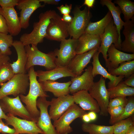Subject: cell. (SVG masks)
<instances>
[{
    "label": "cell",
    "instance_id": "603a6c76",
    "mask_svg": "<svg viewBox=\"0 0 134 134\" xmlns=\"http://www.w3.org/2000/svg\"><path fill=\"white\" fill-rule=\"evenodd\" d=\"M107 53L108 69L116 68L123 62L134 60V54L122 52L116 48L113 44L108 48Z\"/></svg>",
    "mask_w": 134,
    "mask_h": 134
},
{
    "label": "cell",
    "instance_id": "ffe728a7",
    "mask_svg": "<svg viewBox=\"0 0 134 134\" xmlns=\"http://www.w3.org/2000/svg\"><path fill=\"white\" fill-rule=\"evenodd\" d=\"M72 95L74 103L78 104L83 109L96 113H100V109L97 101L88 91H80L73 94Z\"/></svg>",
    "mask_w": 134,
    "mask_h": 134
},
{
    "label": "cell",
    "instance_id": "680465c9",
    "mask_svg": "<svg viewBox=\"0 0 134 134\" xmlns=\"http://www.w3.org/2000/svg\"></svg>",
    "mask_w": 134,
    "mask_h": 134
},
{
    "label": "cell",
    "instance_id": "ab89813d",
    "mask_svg": "<svg viewBox=\"0 0 134 134\" xmlns=\"http://www.w3.org/2000/svg\"><path fill=\"white\" fill-rule=\"evenodd\" d=\"M72 8V5L71 4L68 5L67 4L65 5H62L57 7L60 13L63 15L69 14Z\"/></svg>",
    "mask_w": 134,
    "mask_h": 134
},
{
    "label": "cell",
    "instance_id": "816d5d0a",
    "mask_svg": "<svg viewBox=\"0 0 134 134\" xmlns=\"http://www.w3.org/2000/svg\"><path fill=\"white\" fill-rule=\"evenodd\" d=\"M128 134H134V126L131 127L128 131Z\"/></svg>",
    "mask_w": 134,
    "mask_h": 134
},
{
    "label": "cell",
    "instance_id": "9a60e30c",
    "mask_svg": "<svg viewBox=\"0 0 134 134\" xmlns=\"http://www.w3.org/2000/svg\"><path fill=\"white\" fill-rule=\"evenodd\" d=\"M48 112L51 119H58L71 106L75 103L73 95L68 94L53 98L50 101Z\"/></svg>",
    "mask_w": 134,
    "mask_h": 134
},
{
    "label": "cell",
    "instance_id": "7dc6e473",
    "mask_svg": "<svg viewBox=\"0 0 134 134\" xmlns=\"http://www.w3.org/2000/svg\"><path fill=\"white\" fill-rule=\"evenodd\" d=\"M62 18L64 21L68 23H70L72 20L73 17L69 14H68L63 15Z\"/></svg>",
    "mask_w": 134,
    "mask_h": 134
},
{
    "label": "cell",
    "instance_id": "f546056e",
    "mask_svg": "<svg viewBox=\"0 0 134 134\" xmlns=\"http://www.w3.org/2000/svg\"><path fill=\"white\" fill-rule=\"evenodd\" d=\"M108 72L112 75L123 76L128 78L134 73V60L123 62L117 67L108 69Z\"/></svg>",
    "mask_w": 134,
    "mask_h": 134
},
{
    "label": "cell",
    "instance_id": "d6a6232c",
    "mask_svg": "<svg viewBox=\"0 0 134 134\" xmlns=\"http://www.w3.org/2000/svg\"><path fill=\"white\" fill-rule=\"evenodd\" d=\"M112 125L113 134H125L131 127L134 126V115Z\"/></svg>",
    "mask_w": 134,
    "mask_h": 134
},
{
    "label": "cell",
    "instance_id": "52a82bcc",
    "mask_svg": "<svg viewBox=\"0 0 134 134\" xmlns=\"http://www.w3.org/2000/svg\"><path fill=\"white\" fill-rule=\"evenodd\" d=\"M100 36L101 42L98 51L99 53L102 54L106 67L108 68L109 65L107 60V52L109 47L113 43L116 48L121 50L118 43V34L112 18L106 27L103 33Z\"/></svg>",
    "mask_w": 134,
    "mask_h": 134
},
{
    "label": "cell",
    "instance_id": "f6af8a7d",
    "mask_svg": "<svg viewBox=\"0 0 134 134\" xmlns=\"http://www.w3.org/2000/svg\"><path fill=\"white\" fill-rule=\"evenodd\" d=\"M10 58L9 56L1 54L0 55V65L5 63L9 62Z\"/></svg>",
    "mask_w": 134,
    "mask_h": 134
},
{
    "label": "cell",
    "instance_id": "f5cc1de1",
    "mask_svg": "<svg viewBox=\"0 0 134 134\" xmlns=\"http://www.w3.org/2000/svg\"><path fill=\"white\" fill-rule=\"evenodd\" d=\"M5 125V124L2 121V119H0V133H1L2 129Z\"/></svg>",
    "mask_w": 134,
    "mask_h": 134
},
{
    "label": "cell",
    "instance_id": "f1b7e54d",
    "mask_svg": "<svg viewBox=\"0 0 134 134\" xmlns=\"http://www.w3.org/2000/svg\"><path fill=\"white\" fill-rule=\"evenodd\" d=\"M109 99L118 97L133 96L134 87L128 86L121 82L116 86L107 89Z\"/></svg>",
    "mask_w": 134,
    "mask_h": 134
},
{
    "label": "cell",
    "instance_id": "bcb514c9",
    "mask_svg": "<svg viewBox=\"0 0 134 134\" xmlns=\"http://www.w3.org/2000/svg\"><path fill=\"white\" fill-rule=\"evenodd\" d=\"M95 1V0H85L83 4L81 7L85 5L89 8H92L94 6Z\"/></svg>",
    "mask_w": 134,
    "mask_h": 134
},
{
    "label": "cell",
    "instance_id": "ac0fdd59",
    "mask_svg": "<svg viewBox=\"0 0 134 134\" xmlns=\"http://www.w3.org/2000/svg\"><path fill=\"white\" fill-rule=\"evenodd\" d=\"M98 48H95L82 54H76L67 67V68L76 76L81 74L84 69Z\"/></svg>",
    "mask_w": 134,
    "mask_h": 134
},
{
    "label": "cell",
    "instance_id": "f907efd6",
    "mask_svg": "<svg viewBox=\"0 0 134 134\" xmlns=\"http://www.w3.org/2000/svg\"><path fill=\"white\" fill-rule=\"evenodd\" d=\"M7 118V115L2 111L0 105V119H6Z\"/></svg>",
    "mask_w": 134,
    "mask_h": 134
},
{
    "label": "cell",
    "instance_id": "44dd1931",
    "mask_svg": "<svg viewBox=\"0 0 134 134\" xmlns=\"http://www.w3.org/2000/svg\"><path fill=\"white\" fill-rule=\"evenodd\" d=\"M101 41L99 36L83 33L78 39L76 54L84 53L99 47Z\"/></svg>",
    "mask_w": 134,
    "mask_h": 134
},
{
    "label": "cell",
    "instance_id": "4fadbf2b",
    "mask_svg": "<svg viewBox=\"0 0 134 134\" xmlns=\"http://www.w3.org/2000/svg\"><path fill=\"white\" fill-rule=\"evenodd\" d=\"M7 115L5 124L13 127L15 132L13 134H44L34 121L21 119L8 113Z\"/></svg>",
    "mask_w": 134,
    "mask_h": 134
},
{
    "label": "cell",
    "instance_id": "f35d334b",
    "mask_svg": "<svg viewBox=\"0 0 134 134\" xmlns=\"http://www.w3.org/2000/svg\"><path fill=\"white\" fill-rule=\"evenodd\" d=\"M19 0H0V6L2 8L14 7L16 6Z\"/></svg>",
    "mask_w": 134,
    "mask_h": 134
},
{
    "label": "cell",
    "instance_id": "8992f818",
    "mask_svg": "<svg viewBox=\"0 0 134 134\" xmlns=\"http://www.w3.org/2000/svg\"><path fill=\"white\" fill-rule=\"evenodd\" d=\"M86 113L85 111L75 103L58 119L54 121L53 125L60 134H69L73 131L70 125L71 123Z\"/></svg>",
    "mask_w": 134,
    "mask_h": 134
},
{
    "label": "cell",
    "instance_id": "7a4b0ae2",
    "mask_svg": "<svg viewBox=\"0 0 134 134\" xmlns=\"http://www.w3.org/2000/svg\"><path fill=\"white\" fill-rule=\"evenodd\" d=\"M57 13L55 10H51L40 13L38 21L34 23L32 31L29 33L22 35L19 40L24 46L31 45L37 47L38 43L43 42L51 19Z\"/></svg>",
    "mask_w": 134,
    "mask_h": 134
},
{
    "label": "cell",
    "instance_id": "484cf974",
    "mask_svg": "<svg viewBox=\"0 0 134 134\" xmlns=\"http://www.w3.org/2000/svg\"><path fill=\"white\" fill-rule=\"evenodd\" d=\"M124 22L123 34L125 37L121 44V50L123 51L134 54V17Z\"/></svg>",
    "mask_w": 134,
    "mask_h": 134
},
{
    "label": "cell",
    "instance_id": "1f68e13d",
    "mask_svg": "<svg viewBox=\"0 0 134 134\" xmlns=\"http://www.w3.org/2000/svg\"><path fill=\"white\" fill-rule=\"evenodd\" d=\"M114 3L119 6L124 15L125 21L130 20L134 17V2L130 0H115Z\"/></svg>",
    "mask_w": 134,
    "mask_h": 134
},
{
    "label": "cell",
    "instance_id": "e575fe53",
    "mask_svg": "<svg viewBox=\"0 0 134 134\" xmlns=\"http://www.w3.org/2000/svg\"><path fill=\"white\" fill-rule=\"evenodd\" d=\"M128 102L125 107L122 114L117 118L110 119L109 123L113 125L121 120L126 119L133 115L134 113V98L133 96L129 97Z\"/></svg>",
    "mask_w": 134,
    "mask_h": 134
},
{
    "label": "cell",
    "instance_id": "7c38bea8",
    "mask_svg": "<svg viewBox=\"0 0 134 134\" xmlns=\"http://www.w3.org/2000/svg\"><path fill=\"white\" fill-rule=\"evenodd\" d=\"M50 102L45 97L39 98L37 100L36 105L40 110V115L36 125L44 134H60L52 124L48 111Z\"/></svg>",
    "mask_w": 134,
    "mask_h": 134
},
{
    "label": "cell",
    "instance_id": "9c48e42d",
    "mask_svg": "<svg viewBox=\"0 0 134 134\" xmlns=\"http://www.w3.org/2000/svg\"><path fill=\"white\" fill-rule=\"evenodd\" d=\"M105 79L101 76L98 81L94 82L88 91L100 107V115L106 116L108 114L107 110L109 99L106 86Z\"/></svg>",
    "mask_w": 134,
    "mask_h": 134
},
{
    "label": "cell",
    "instance_id": "5bb4252c",
    "mask_svg": "<svg viewBox=\"0 0 134 134\" xmlns=\"http://www.w3.org/2000/svg\"><path fill=\"white\" fill-rule=\"evenodd\" d=\"M44 6L45 4L42 5L39 0H19L16 7L20 11L19 18L21 28H28L32 14L38 8Z\"/></svg>",
    "mask_w": 134,
    "mask_h": 134
},
{
    "label": "cell",
    "instance_id": "60d3db41",
    "mask_svg": "<svg viewBox=\"0 0 134 134\" xmlns=\"http://www.w3.org/2000/svg\"><path fill=\"white\" fill-rule=\"evenodd\" d=\"M0 32L8 34V29L6 21L2 16L0 14Z\"/></svg>",
    "mask_w": 134,
    "mask_h": 134
},
{
    "label": "cell",
    "instance_id": "ee69618b",
    "mask_svg": "<svg viewBox=\"0 0 134 134\" xmlns=\"http://www.w3.org/2000/svg\"><path fill=\"white\" fill-rule=\"evenodd\" d=\"M41 2H43L45 4L57 5L61 1L60 0H39Z\"/></svg>",
    "mask_w": 134,
    "mask_h": 134
},
{
    "label": "cell",
    "instance_id": "83f0119b",
    "mask_svg": "<svg viewBox=\"0 0 134 134\" xmlns=\"http://www.w3.org/2000/svg\"><path fill=\"white\" fill-rule=\"evenodd\" d=\"M112 18L111 14L109 11L100 20L95 22L90 21L84 33L100 36L103 33L105 28Z\"/></svg>",
    "mask_w": 134,
    "mask_h": 134
},
{
    "label": "cell",
    "instance_id": "5b68a950",
    "mask_svg": "<svg viewBox=\"0 0 134 134\" xmlns=\"http://www.w3.org/2000/svg\"><path fill=\"white\" fill-rule=\"evenodd\" d=\"M81 6H76L74 9L72 20L69 24V32L70 37L78 39L84 33L88 25L90 22L92 14L90 8L87 7L81 10Z\"/></svg>",
    "mask_w": 134,
    "mask_h": 134
},
{
    "label": "cell",
    "instance_id": "3957f363",
    "mask_svg": "<svg viewBox=\"0 0 134 134\" xmlns=\"http://www.w3.org/2000/svg\"><path fill=\"white\" fill-rule=\"evenodd\" d=\"M27 57L25 67L26 71H28L31 67L38 65L44 67L47 70L53 69L57 67L56 57L53 52L47 53L43 52L37 47L29 45L25 46Z\"/></svg>",
    "mask_w": 134,
    "mask_h": 134
},
{
    "label": "cell",
    "instance_id": "11a10c76",
    "mask_svg": "<svg viewBox=\"0 0 134 134\" xmlns=\"http://www.w3.org/2000/svg\"><path fill=\"white\" fill-rule=\"evenodd\" d=\"M25 134V133H21V134Z\"/></svg>",
    "mask_w": 134,
    "mask_h": 134
},
{
    "label": "cell",
    "instance_id": "db71d44e",
    "mask_svg": "<svg viewBox=\"0 0 134 134\" xmlns=\"http://www.w3.org/2000/svg\"><path fill=\"white\" fill-rule=\"evenodd\" d=\"M2 54L1 53V51L0 50V55H1Z\"/></svg>",
    "mask_w": 134,
    "mask_h": 134
},
{
    "label": "cell",
    "instance_id": "b9f144b4",
    "mask_svg": "<svg viewBox=\"0 0 134 134\" xmlns=\"http://www.w3.org/2000/svg\"><path fill=\"white\" fill-rule=\"evenodd\" d=\"M123 82L128 86L134 87V73L131 75Z\"/></svg>",
    "mask_w": 134,
    "mask_h": 134
},
{
    "label": "cell",
    "instance_id": "4316f807",
    "mask_svg": "<svg viewBox=\"0 0 134 134\" xmlns=\"http://www.w3.org/2000/svg\"><path fill=\"white\" fill-rule=\"evenodd\" d=\"M100 3L103 6H106L111 14L118 34V43L121 47L122 40L120 31L124 24V22L121 18V10L119 6H115L114 3L112 2L111 0H101Z\"/></svg>",
    "mask_w": 134,
    "mask_h": 134
},
{
    "label": "cell",
    "instance_id": "8d00e7d4",
    "mask_svg": "<svg viewBox=\"0 0 134 134\" xmlns=\"http://www.w3.org/2000/svg\"><path fill=\"white\" fill-rule=\"evenodd\" d=\"M128 101L126 97H118L109 100L108 108L121 106L125 107Z\"/></svg>",
    "mask_w": 134,
    "mask_h": 134
},
{
    "label": "cell",
    "instance_id": "9f6ffc18",
    "mask_svg": "<svg viewBox=\"0 0 134 134\" xmlns=\"http://www.w3.org/2000/svg\"><path fill=\"white\" fill-rule=\"evenodd\" d=\"M125 134H128V133H127Z\"/></svg>",
    "mask_w": 134,
    "mask_h": 134
},
{
    "label": "cell",
    "instance_id": "cb8c5ba5",
    "mask_svg": "<svg viewBox=\"0 0 134 134\" xmlns=\"http://www.w3.org/2000/svg\"><path fill=\"white\" fill-rule=\"evenodd\" d=\"M36 71L39 82L49 80L55 81L61 78L67 77L76 76L73 74L67 68L57 66L49 70L44 71L38 70Z\"/></svg>",
    "mask_w": 134,
    "mask_h": 134
},
{
    "label": "cell",
    "instance_id": "74e56055",
    "mask_svg": "<svg viewBox=\"0 0 134 134\" xmlns=\"http://www.w3.org/2000/svg\"><path fill=\"white\" fill-rule=\"evenodd\" d=\"M125 107L119 106L108 108V113L110 116V119L116 118L120 116L123 112Z\"/></svg>",
    "mask_w": 134,
    "mask_h": 134
},
{
    "label": "cell",
    "instance_id": "681fc988",
    "mask_svg": "<svg viewBox=\"0 0 134 134\" xmlns=\"http://www.w3.org/2000/svg\"><path fill=\"white\" fill-rule=\"evenodd\" d=\"M81 118L85 123H88L91 121L88 114L87 113L83 115Z\"/></svg>",
    "mask_w": 134,
    "mask_h": 134
},
{
    "label": "cell",
    "instance_id": "7402d4cb",
    "mask_svg": "<svg viewBox=\"0 0 134 134\" xmlns=\"http://www.w3.org/2000/svg\"><path fill=\"white\" fill-rule=\"evenodd\" d=\"M12 46L15 49L17 55L16 61L11 64L14 74L26 73L25 67L27 57L25 46L20 40H18L13 41Z\"/></svg>",
    "mask_w": 134,
    "mask_h": 134
},
{
    "label": "cell",
    "instance_id": "836d02e7",
    "mask_svg": "<svg viewBox=\"0 0 134 134\" xmlns=\"http://www.w3.org/2000/svg\"><path fill=\"white\" fill-rule=\"evenodd\" d=\"M13 41L12 35L0 32V50L2 54L8 56L11 55L10 47L12 46Z\"/></svg>",
    "mask_w": 134,
    "mask_h": 134
},
{
    "label": "cell",
    "instance_id": "ba28073f",
    "mask_svg": "<svg viewBox=\"0 0 134 134\" xmlns=\"http://www.w3.org/2000/svg\"><path fill=\"white\" fill-rule=\"evenodd\" d=\"M65 39L61 41L59 49H56L53 51L56 57V63L57 66L67 67L76 55L75 51L78 39Z\"/></svg>",
    "mask_w": 134,
    "mask_h": 134
},
{
    "label": "cell",
    "instance_id": "d590c367",
    "mask_svg": "<svg viewBox=\"0 0 134 134\" xmlns=\"http://www.w3.org/2000/svg\"><path fill=\"white\" fill-rule=\"evenodd\" d=\"M11 64L9 61L0 65V86L9 80L15 74Z\"/></svg>",
    "mask_w": 134,
    "mask_h": 134
},
{
    "label": "cell",
    "instance_id": "6f0895ef",
    "mask_svg": "<svg viewBox=\"0 0 134 134\" xmlns=\"http://www.w3.org/2000/svg\"></svg>",
    "mask_w": 134,
    "mask_h": 134
},
{
    "label": "cell",
    "instance_id": "277c9868",
    "mask_svg": "<svg viewBox=\"0 0 134 134\" xmlns=\"http://www.w3.org/2000/svg\"><path fill=\"white\" fill-rule=\"evenodd\" d=\"M30 82L28 73L15 74L7 82L1 85L0 88V99L9 95L16 97L20 95L26 94Z\"/></svg>",
    "mask_w": 134,
    "mask_h": 134
},
{
    "label": "cell",
    "instance_id": "d4e9b609",
    "mask_svg": "<svg viewBox=\"0 0 134 134\" xmlns=\"http://www.w3.org/2000/svg\"><path fill=\"white\" fill-rule=\"evenodd\" d=\"M45 92L52 93L56 97L69 94V87L71 82L60 83L55 81H46L39 82Z\"/></svg>",
    "mask_w": 134,
    "mask_h": 134
},
{
    "label": "cell",
    "instance_id": "c3c4849f",
    "mask_svg": "<svg viewBox=\"0 0 134 134\" xmlns=\"http://www.w3.org/2000/svg\"><path fill=\"white\" fill-rule=\"evenodd\" d=\"M89 118L91 121L96 120L97 118L96 113L93 111H90L88 113Z\"/></svg>",
    "mask_w": 134,
    "mask_h": 134
},
{
    "label": "cell",
    "instance_id": "7bdbcfd3",
    "mask_svg": "<svg viewBox=\"0 0 134 134\" xmlns=\"http://www.w3.org/2000/svg\"><path fill=\"white\" fill-rule=\"evenodd\" d=\"M15 132V130L14 128H11L5 124L2 129L1 133L4 134H13Z\"/></svg>",
    "mask_w": 134,
    "mask_h": 134
},
{
    "label": "cell",
    "instance_id": "8fae6325",
    "mask_svg": "<svg viewBox=\"0 0 134 134\" xmlns=\"http://www.w3.org/2000/svg\"><path fill=\"white\" fill-rule=\"evenodd\" d=\"M69 24L64 21L62 17L57 13L51 19L45 38L59 41L66 39L69 35Z\"/></svg>",
    "mask_w": 134,
    "mask_h": 134
},
{
    "label": "cell",
    "instance_id": "4dcf8cb0",
    "mask_svg": "<svg viewBox=\"0 0 134 134\" xmlns=\"http://www.w3.org/2000/svg\"><path fill=\"white\" fill-rule=\"evenodd\" d=\"M81 129L83 131L89 134H113V125L105 126L84 123L81 125Z\"/></svg>",
    "mask_w": 134,
    "mask_h": 134
},
{
    "label": "cell",
    "instance_id": "2e32d148",
    "mask_svg": "<svg viewBox=\"0 0 134 134\" xmlns=\"http://www.w3.org/2000/svg\"><path fill=\"white\" fill-rule=\"evenodd\" d=\"M92 68V66H89L82 74L71 77V83L69 87L70 93L72 94L82 90L88 91L94 82Z\"/></svg>",
    "mask_w": 134,
    "mask_h": 134
},
{
    "label": "cell",
    "instance_id": "6da1fadb",
    "mask_svg": "<svg viewBox=\"0 0 134 134\" xmlns=\"http://www.w3.org/2000/svg\"><path fill=\"white\" fill-rule=\"evenodd\" d=\"M29 79V90L26 96L20 95L21 101L26 105L25 107L31 117L32 121L36 123L40 115V111L37 109L36 102L38 97H47L49 96L43 90L37 79L36 71L34 66L30 68L28 71Z\"/></svg>",
    "mask_w": 134,
    "mask_h": 134
},
{
    "label": "cell",
    "instance_id": "d6986e66",
    "mask_svg": "<svg viewBox=\"0 0 134 134\" xmlns=\"http://www.w3.org/2000/svg\"><path fill=\"white\" fill-rule=\"evenodd\" d=\"M0 14L5 19L8 33L12 36L18 35L21 31L20 20L14 7H0Z\"/></svg>",
    "mask_w": 134,
    "mask_h": 134
},
{
    "label": "cell",
    "instance_id": "e0dca14e",
    "mask_svg": "<svg viewBox=\"0 0 134 134\" xmlns=\"http://www.w3.org/2000/svg\"><path fill=\"white\" fill-rule=\"evenodd\" d=\"M100 53L98 50L97 51L92 57V75L94 77L97 75H100L105 79H108L109 81L107 83L108 88L114 87L120 82L125 77L123 76H114L109 73L100 62L99 58Z\"/></svg>",
    "mask_w": 134,
    "mask_h": 134
},
{
    "label": "cell",
    "instance_id": "30bf717a",
    "mask_svg": "<svg viewBox=\"0 0 134 134\" xmlns=\"http://www.w3.org/2000/svg\"><path fill=\"white\" fill-rule=\"evenodd\" d=\"M0 105L5 113L18 116L23 119L32 121L29 112L22 103L19 96L14 98L6 96L0 99Z\"/></svg>",
    "mask_w": 134,
    "mask_h": 134
}]
</instances>
